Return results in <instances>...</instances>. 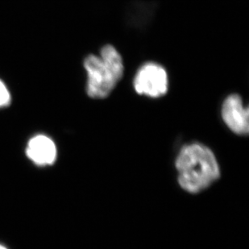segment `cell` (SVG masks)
Instances as JSON below:
<instances>
[{
    "instance_id": "3957f363",
    "label": "cell",
    "mask_w": 249,
    "mask_h": 249,
    "mask_svg": "<svg viewBox=\"0 0 249 249\" xmlns=\"http://www.w3.org/2000/svg\"><path fill=\"white\" fill-rule=\"evenodd\" d=\"M135 90L139 94L159 98L166 94L169 79L166 71L158 64H144L134 78Z\"/></svg>"
},
{
    "instance_id": "6da1fadb",
    "label": "cell",
    "mask_w": 249,
    "mask_h": 249,
    "mask_svg": "<svg viewBox=\"0 0 249 249\" xmlns=\"http://www.w3.org/2000/svg\"><path fill=\"white\" fill-rule=\"evenodd\" d=\"M178 181L189 193H199L219 179V164L214 153L201 143L184 147L176 160Z\"/></svg>"
},
{
    "instance_id": "52a82bcc",
    "label": "cell",
    "mask_w": 249,
    "mask_h": 249,
    "mask_svg": "<svg viewBox=\"0 0 249 249\" xmlns=\"http://www.w3.org/2000/svg\"><path fill=\"white\" fill-rule=\"evenodd\" d=\"M0 249H9L7 247V246H5L4 245H2V244H1L0 243Z\"/></svg>"
},
{
    "instance_id": "277c9868",
    "label": "cell",
    "mask_w": 249,
    "mask_h": 249,
    "mask_svg": "<svg viewBox=\"0 0 249 249\" xmlns=\"http://www.w3.org/2000/svg\"><path fill=\"white\" fill-rule=\"evenodd\" d=\"M25 154L36 166L47 167L54 165L58 152L56 143L51 137L45 134H36L28 140Z\"/></svg>"
},
{
    "instance_id": "7a4b0ae2",
    "label": "cell",
    "mask_w": 249,
    "mask_h": 249,
    "mask_svg": "<svg viewBox=\"0 0 249 249\" xmlns=\"http://www.w3.org/2000/svg\"><path fill=\"white\" fill-rule=\"evenodd\" d=\"M87 73V94L92 99H104L111 94L124 76L122 56L111 45L104 46L100 56L89 55L84 61Z\"/></svg>"
},
{
    "instance_id": "5b68a950",
    "label": "cell",
    "mask_w": 249,
    "mask_h": 249,
    "mask_svg": "<svg viewBox=\"0 0 249 249\" xmlns=\"http://www.w3.org/2000/svg\"><path fill=\"white\" fill-rule=\"evenodd\" d=\"M222 117L226 125L237 135H247L249 131V108L244 106L238 94H231L223 102Z\"/></svg>"
},
{
    "instance_id": "8992f818",
    "label": "cell",
    "mask_w": 249,
    "mask_h": 249,
    "mask_svg": "<svg viewBox=\"0 0 249 249\" xmlns=\"http://www.w3.org/2000/svg\"><path fill=\"white\" fill-rule=\"evenodd\" d=\"M12 95L7 85L0 79V108H5L11 105Z\"/></svg>"
}]
</instances>
